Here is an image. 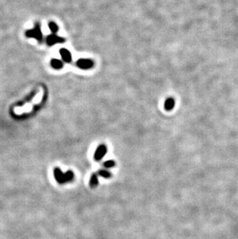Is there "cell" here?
Wrapping results in <instances>:
<instances>
[{"label": "cell", "instance_id": "obj_1", "mask_svg": "<svg viewBox=\"0 0 238 239\" xmlns=\"http://www.w3.org/2000/svg\"><path fill=\"white\" fill-rule=\"evenodd\" d=\"M53 174H54V177L56 181L60 184L72 181L74 178V175H73V172L68 170L67 172L63 173L59 168H55L54 170H53Z\"/></svg>", "mask_w": 238, "mask_h": 239}, {"label": "cell", "instance_id": "obj_5", "mask_svg": "<svg viewBox=\"0 0 238 239\" xmlns=\"http://www.w3.org/2000/svg\"><path fill=\"white\" fill-rule=\"evenodd\" d=\"M65 40L63 38L60 37V36H58L55 34H52V35H49V36H47L46 38V43L49 46H53L54 44L56 43H62L63 42H64Z\"/></svg>", "mask_w": 238, "mask_h": 239}, {"label": "cell", "instance_id": "obj_10", "mask_svg": "<svg viewBox=\"0 0 238 239\" xmlns=\"http://www.w3.org/2000/svg\"><path fill=\"white\" fill-rule=\"evenodd\" d=\"M98 175H100V176H102V177H104V178H110V176H111V174H110V172L107 171V170H100V171H98Z\"/></svg>", "mask_w": 238, "mask_h": 239}, {"label": "cell", "instance_id": "obj_9", "mask_svg": "<svg viewBox=\"0 0 238 239\" xmlns=\"http://www.w3.org/2000/svg\"><path fill=\"white\" fill-rule=\"evenodd\" d=\"M97 184H98L97 176L96 173H93V174L91 176V177H90V187H92V188H94V187H97Z\"/></svg>", "mask_w": 238, "mask_h": 239}, {"label": "cell", "instance_id": "obj_2", "mask_svg": "<svg viewBox=\"0 0 238 239\" xmlns=\"http://www.w3.org/2000/svg\"><path fill=\"white\" fill-rule=\"evenodd\" d=\"M25 35H26L28 37L35 38V39L37 40L38 41H39V42H41V41L42 40V32H41L40 26H39V25H38V24H36L34 29H29V30H28L27 32L25 33Z\"/></svg>", "mask_w": 238, "mask_h": 239}, {"label": "cell", "instance_id": "obj_3", "mask_svg": "<svg viewBox=\"0 0 238 239\" xmlns=\"http://www.w3.org/2000/svg\"><path fill=\"white\" fill-rule=\"evenodd\" d=\"M107 151V146L105 145H100V146L97 147V149H96L95 153H94V156H93V158L95 159L96 161H99L100 159H103L104 156H105L106 153Z\"/></svg>", "mask_w": 238, "mask_h": 239}, {"label": "cell", "instance_id": "obj_12", "mask_svg": "<svg viewBox=\"0 0 238 239\" xmlns=\"http://www.w3.org/2000/svg\"><path fill=\"white\" fill-rule=\"evenodd\" d=\"M115 166V163H114V160H108V161H106L104 163V166L105 168H111L114 167Z\"/></svg>", "mask_w": 238, "mask_h": 239}, {"label": "cell", "instance_id": "obj_8", "mask_svg": "<svg viewBox=\"0 0 238 239\" xmlns=\"http://www.w3.org/2000/svg\"><path fill=\"white\" fill-rule=\"evenodd\" d=\"M50 65L54 69H61L63 68V62L57 59H53L50 62Z\"/></svg>", "mask_w": 238, "mask_h": 239}, {"label": "cell", "instance_id": "obj_11", "mask_svg": "<svg viewBox=\"0 0 238 239\" xmlns=\"http://www.w3.org/2000/svg\"><path fill=\"white\" fill-rule=\"evenodd\" d=\"M49 29L53 33H56L58 31V29H59V28H58V26L56 25L54 22L49 23Z\"/></svg>", "mask_w": 238, "mask_h": 239}, {"label": "cell", "instance_id": "obj_7", "mask_svg": "<svg viewBox=\"0 0 238 239\" xmlns=\"http://www.w3.org/2000/svg\"><path fill=\"white\" fill-rule=\"evenodd\" d=\"M174 105H175V101L172 98H169V99H167L165 102V109H166L167 111H170L172 110L173 109Z\"/></svg>", "mask_w": 238, "mask_h": 239}, {"label": "cell", "instance_id": "obj_6", "mask_svg": "<svg viewBox=\"0 0 238 239\" xmlns=\"http://www.w3.org/2000/svg\"><path fill=\"white\" fill-rule=\"evenodd\" d=\"M59 54L61 55V57L63 60V61H65L66 63H70L72 61L71 54L68 50L65 49V48H62L59 50Z\"/></svg>", "mask_w": 238, "mask_h": 239}, {"label": "cell", "instance_id": "obj_4", "mask_svg": "<svg viewBox=\"0 0 238 239\" xmlns=\"http://www.w3.org/2000/svg\"><path fill=\"white\" fill-rule=\"evenodd\" d=\"M76 66L80 69H90L93 66V62L90 59H79L76 61Z\"/></svg>", "mask_w": 238, "mask_h": 239}]
</instances>
